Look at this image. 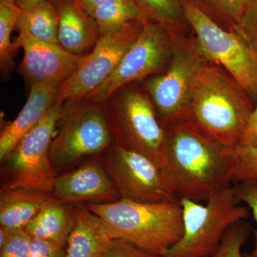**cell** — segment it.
<instances>
[{
  "label": "cell",
  "mask_w": 257,
  "mask_h": 257,
  "mask_svg": "<svg viewBox=\"0 0 257 257\" xmlns=\"http://www.w3.org/2000/svg\"><path fill=\"white\" fill-rule=\"evenodd\" d=\"M101 35L116 31L130 22L150 21L135 0H106L93 11Z\"/></svg>",
  "instance_id": "21"
},
{
  "label": "cell",
  "mask_w": 257,
  "mask_h": 257,
  "mask_svg": "<svg viewBox=\"0 0 257 257\" xmlns=\"http://www.w3.org/2000/svg\"><path fill=\"white\" fill-rule=\"evenodd\" d=\"M99 159L121 199L141 202L179 200L163 169L146 155L114 144Z\"/></svg>",
  "instance_id": "12"
},
{
  "label": "cell",
  "mask_w": 257,
  "mask_h": 257,
  "mask_svg": "<svg viewBox=\"0 0 257 257\" xmlns=\"http://www.w3.org/2000/svg\"><path fill=\"white\" fill-rule=\"evenodd\" d=\"M184 18L208 61L221 64L244 92L257 98V60L239 34L219 26L199 5L180 0Z\"/></svg>",
  "instance_id": "8"
},
{
  "label": "cell",
  "mask_w": 257,
  "mask_h": 257,
  "mask_svg": "<svg viewBox=\"0 0 257 257\" xmlns=\"http://www.w3.org/2000/svg\"><path fill=\"white\" fill-rule=\"evenodd\" d=\"M59 13L58 43L75 55H86L100 38L95 20L77 0H55Z\"/></svg>",
  "instance_id": "16"
},
{
  "label": "cell",
  "mask_w": 257,
  "mask_h": 257,
  "mask_svg": "<svg viewBox=\"0 0 257 257\" xmlns=\"http://www.w3.org/2000/svg\"><path fill=\"white\" fill-rule=\"evenodd\" d=\"M165 131L163 170L179 199L207 202L231 185L236 164L234 149L179 121L167 125Z\"/></svg>",
  "instance_id": "1"
},
{
  "label": "cell",
  "mask_w": 257,
  "mask_h": 257,
  "mask_svg": "<svg viewBox=\"0 0 257 257\" xmlns=\"http://www.w3.org/2000/svg\"><path fill=\"white\" fill-rule=\"evenodd\" d=\"M107 225L113 239H123L164 256L183 234L179 201L141 202L128 199L86 204Z\"/></svg>",
  "instance_id": "3"
},
{
  "label": "cell",
  "mask_w": 257,
  "mask_h": 257,
  "mask_svg": "<svg viewBox=\"0 0 257 257\" xmlns=\"http://www.w3.org/2000/svg\"><path fill=\"white\" fill-rule=\"evenodd\" d=\"M74 223V204L53 197L25 228L32 239L67 246Z\"/></svg>",
  "instance_id": "19"
},
{
  "label": "cell",
  "mask_w": 257,
  "mask_h": 257,
  "mask_svg": "<svg viewBox=\"0 0 257 257\" xmlns=\"http://www.w3.org/2000/svg\"><path fill=\"white\" fill-rule=\"evenodd\" d=\"M64 111V103L57 99L43 119L2 161L1 189L26 188L52 194L58 175L50 160V148Z\"/></svg>",
  "instance_id": "7"
},
{
  "label": "cell",
  "mask_w": 257,
  "mask_h": 257,
  "mask_svg": "<svg viewBox=\"0 0 257 257\" xmlns=\"http://www.w3.org/2000/svg\"><path fill=\"white\" fill-rule=\"evenodd\" d=\"M16 28L40 41L59 45V13L55 0H44L22 10Z\"/></svg>",
  "instance_id": "20"
},
{
  "label": "cell",
  "mask_w": 257,
  "mask_h": 257,
  "mask_svg": "<svg viewBox=\"0 0 257 257\" xmlns=\"http://www.w3.org/2000/svg\"><path fill=\"white\" fill-rule=\"evenodd\" d=\"M236 188L238 200L244 202L250 208L257 224V181L239 182ZM250 255L257 257V230L255 234L254 248Z\"/></svg>",
  "instance_id": "30"
},
{
  "label": "cell",
  "mask_w": 257,
  "mask_h": 257,
  "mask_svg": "<svg viewBox=\"0 0 257 257\" xmlns=\"http://www.w3.org/2000/svg\"><path fill=\"white\" fill-rule=\"evenodd\" d=\"M22 9L14 0H0V67L2 73L8 74L14 67V44L11 41L13 30Z\"/></svg>",
  "instance_id": "22"
},
{
  "label": "cell",
  "mask_w": 257,
  "mask_h": 257,
  "mask_svg": "<svg viewBox=\"0 0 257 257\" xmlns=\"http://www.w3.org/2000/svg\"><path fill=\"white\" fill-rule=\"evenodd\" d=\"M74 223L66 246L65 257H97L113 239L107 225L86 204H74Z\"/></svg>",
  "instance_id": "17"
},
{
  "label": "cell",
  "mask_w": 257,
  "mask_h": 257,
  "mask_svg": "<svg viewBox=\"0 0 257 257\" xmlns=\"http://www.w3.org/2000/svg\"><path fill=\"white\" fill-rule=\"evenodd\" d=\"M59 87L52 84L31 86L30 94L23 109L12 122L0 133V160H4L18 142L35 127L55 105L58 99Z\"/></svg>",
  "instance_id": "15"
},
{
  "label": "cell",
  "mask_w": 257,
  "mask_h": 257,
  "mask_svg": "<svg viewBox=\"0 0 257 257\" xmlns=\"http://www.w3.org/2000/svg\"><path fill=\"white\" fill-rule=\"evenodd\" d=\"M236 188L231 185L202 204L179 199L184 231L178 242L164 257H211L220 246L226 231L249 216L246 207L238 205Z\"/></svg>",
  "instance_id": "4"
},
{
  "label": "cell",
  "mask_w": 257,
  "mask_h": 257,
  "mask_svg": "<svg viewBox=\"0 0 257 257\" xmlns=\"http://www.w3.org/2000/svg\"><path fill=\"white\" fill-rule=\"evenodd\" d=\"M103 254L104 257H164L123 239H111Z\"/></svg>",
  "instance_id": "29"
},
{
  "label": "cell",
  "mask_w": 257,
  "mask_h": 257,
  "mask_svg": "<svg viewBox=\"0 0 257 257\" xmlns=\"http://www.w3.org/2000/svg\"><path fill=\"white\" fill-rule=\"evenodd\" d=\"M191 1H192V0H191Z\"/></svg>",
  "instance_id": "37"
},
{
  "label": "cell",
  "mask_w": 257,
  "mask_h": 257,
  "mask_svg": "<svg viewBox=\"0 0 257 257\" xmlns=\"http://www.w3.org/2000/svg\"><path fill=\"white\" fill-rule=\"evenodd\" d=\"M243 91L222 70L207 63L197 74L188 104L177 121L234 150L253 110Z\"/></svg>",
  "instance_id": "2"
},
{
  "label": "cell",
  "mask_w": 257,
  "mask_h": 257,
  "mask_svg": "<svg viewBox=\"0 0 257 257\" xmlns=\"http://www.w3.org/2000/svg\"><path fill=\"white\" fill-rule=\"evenodd\" d=\"M52 195L67 204H104L121 199L99 157L57 176Z\"/></svg>",
  "instance_id": "14"
},
{
  "label": "cell",
  "mask_w": 257,
  "mask_h": 257,
  "mask_svg": "<svg viewBox=\"0 0 257 257\" xmlns=\"http://www.w3.org/2000/svg\"><path fill=\"white\" fill-rule=\"evenodd\" d=\"M199 5L208 15L226 22L232 27L239 23L242 15L245 0H192Z\"/></svg>",
  "instance_id": "24"
},
{
  "label": "cell",
  "mask_w": 257,
  "mask_h": 257,
  "mask_svg": "<svg viewBox=\"0 0 257 257\" xmlns=\"http://www.w3.org/2000/svg\"><path fill=\"white\" fill-rule=\"evenodd\" d=\"M175 43L173 29L157 22H147L109 79L81 101L101 103L134 81L164 73L170 65Z\"/></svg>",
  "instance_id": "9"
},
{
  "label": "cell",
  "mask_w": 257,
  "mask_h": 257,
  "mask_svg": "<svg viewBox=\"0 0 257 257\" xmlns=\"http://www.w3.org/2000/svg\"><path fill=\"white\" fill-rule=\"evenodd\" d=\"M243 257H253V256H251V255H246V256H244Z\"/></svg>",
  "instance_id": "35"
},
{
  "label": "cell",
  "mask_w": 257,
  "mask_h": 257,
  "mask_svg": "<svg viewBox=\"0 0 257 257\" xmlns=\"http://www.w3.org/2000/svg\"><path fill=\"white\" fill-rule=\"evenodd\" d=\"M251 231V226L244 220L235 223L226 231L220 246L211 257H243L241 248Z\"/></svg>",
  "instance_id": "25"
},
{
  "label": "cell",
  "mask_w": 257,
  "mask_h": 257,
  "mask_svg": "<svg viewBox=\"0 0 257 257\" xmlns=\"http://www.w3.org/2000/svg\"><path fill=\"white\" fill-rule=\"evenodd\" d=\"M77 1L82 7V9L91 15L93 11L106 0H77Z\"/></svg>",
  "instance_id": "33"
},
{
  "label": "cell",
  "mask_w": 257,
  "mask_h": 257,
  "mask_svg": "<svg viewBox=\"0 0 257 257\" xmlns=\"http://www.w3.org/2000/svg\"><path fill=\"white\" fill-rule=\"evenodd\" d=\"M101 104L115 145L140 152L163 169L165 127L152 99L126 84Z\"/></svg>",
  "instance_id": "5"
},
{
  "label": "cell",
  "mask_w": 257,
  "mask_h": 257,
  "mask_svg": "<svg viewBox=\"0 0 257 257\" xmlns=\"http://www.w3.org/2000/svg\"><path fill=\"white\" fill-rule=\"evenodd\" d=\"M149 20L175 29L183 24V8L180 0H135Z\"/></svg>",
  "instance_id": "23"
},
{
  "label": "cell",
  "mask_w": 257,
  "mask_h": 257,
  "mask_svg": "<svg viewBox=\"0 0 257 257\" xmlns=\"http://www.w3.org/2000/svg\"><path fill=\"white\" fill-rule=\"evenodd\" d=\"M66 247L48 241L32 239L30 257H65Z\"/></svg>",
  "instance_id": "31"
},
{
  "label": "cell",
  "mask_w": 257,
  "mask_h": 257,
  "mask_svg": "<svg viewBox=\"0 0 257 257\" xmlns=\"http://www.w3.org/2000/svg\"><path fill=\"white\" fill-rule=\"evenodd\" d=\"M53 196L26 188L0 189V225L25 229Z\"/></svg>",
  "instance_id": "18"
},
{
  "label": "cell",
  "mask_w": 257,
  "mask_h": 257,
  "mask_svg": "<svg viewBox=\"0 0 257 257\" xmlns=\"http://www.w3.org/2000/svg\"><path fill=\"white\" fill-rule=\"evenodd\" d=\"M207 62L197 41L175 38L168 68L145 83L165 127L180 119L188 104L194 80Z\"/></svg>",
  "instance_id": "10"
},
{
  "label": "cell",
  "mask_w": 257,
  "mask_h": 257,
  "mask_svg": "<svg viewBox=\"0 0 257 257\" xmlns=\"http://www.w3.org/2000/svg\"><path fill=\"white\" fill-rule=\"evenodd\" d=\"M14 1L22 10H24L38 4L44 0H14Z\"/></svg>",
  "instance_id": "34"
},
{
  "label": "cell",
  "mask_w": 257,
  "mask_h": 257,
  "mask_svg": "<svg viewBox=\"0 0 257 257\" xmlns=\"http://www.w3.org/2000/svg\"><path fill=\"white\" fill-rule=\"evenodd\" d=\"M50 148L57 175L73 170L84 160L99 157L114 141L102 104L79 101L64 104V111Z\"/></svg>",
  "instance_id": "6"
},
{
  "label": "cell",
  "mask_w": 257,
  "mask_h": 257,
  "mask_svg": "<svg viewBox=\"0 0 257 257\" xmlns=\"http://www.w3.org/2000/svg\"><path fill=\"white\" fill-rule=\"evenodd\" d=\"M32 238L25 229H13L0 257H30Z\"/></svg>",
  "instance_id": "28"
},
{
  "label": "cell",
  "mask_w": 257,
  "mask_h": 257,
  "mask_svg": "<svg viewBox=\"0 0 257 257\" xmlns=\"http://www.w3.org/2000/svg\"><path fill=\"white\" fill-rule=\"evenodd\" d=\"M234 151L236 164L232 182L257 181V147L239 146Z\"/></svg>",
  "instance_id": "27"
},
{
  "label": "cell",
  "mask_w": 257,
  "mask_h": 257,
  "mask_svg": "<svg viewBox=\"0 0 257 257\" xmlns=\"http://www.w3.org/2000/svg\"><path fill=\"white\" fill-rule=\"evenodd\" d=\"M233 30L247 43L257 60V0H245L242 15Z\"/></svg>",
  "instance_id": "26"
},
{
  "label": "cell",
  "mask_w": 257,
  "mask_h": 257,
  "mask_svg": "<svg viewBox=\"0 0 257 257\" xmlns=\"http://www.w3.org/2000/svg\"><path fill=\"white\" fill-rule=\"evenodd\" d=\"M97 257H104V254H101V255H99V256H97Z\"/></svg>",
  "instance_id": "36"
},
{
  "label": "cell",
  "mask_w": 257,
  "mask_h": 257,
  "mask_svg": "<svg viewBox=\"0 0 257 257\" xmlns=\"http://www.w3.org/2000/svg\"><path fill=\"white\" fill-rule=\"evenodd\" d=\"M146 23L130 22L116 31L101 35L93 50L83 56L75 72L59 88V100L78 103L100 87L114 72Z\"/></svg>",
  "instance_id": "11"
},
{
  "label": "cell",
  "mask_w": 257,
  "mask_h": 257,
  "mask_svg": "<svg viewBox=\"0 0 257 257\" xmlns=\"http://www.w3.org/2000/svg\"><path fill=\"white\" fill-rule=\"evenodd\" d=\"M15 50L23 48L24 56L18 72L30 84H49L60 87L78 67L83 56L69 53L59 45L37 40L19 31Z\"/></svg>",
  "instance_id": "13"
},
{
  "label": "cell",
  "mask_w": 257,
  "mask_h": 257,
  "mask_svg": "<svg viewBox=\"0 0 257 257\" xmlns=\"http://www.w3.org/2000/svg\"><path fill=\"white\" fill-rule=\"evenodd\" d=\"M239 146L257 147V103L256 107L253 109L248 117L247 124L237 147Z\"/></svg>",
  "instance_id": "32"
}]
</instances>
